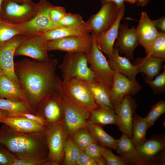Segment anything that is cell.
Returning <instances> with one entry per match:
<instances>
[{
  "mask_svg": "<svg viewBox=\"0 0 165 165\" xmlns=\"http://www.w3.org/2000/svg\"><path fill=\"white\" fill-rule=\"evenodd\" d=\"M9 116H22L37 122L44 126L46 127L49 125L47 123L41 118L33 114L26 113H20L10 115Z\"/></svg>",
  "mask_w": 165,
  "mask_h": 165,
  "instance_id": "44",
  "label": "cell"
},
{
  "mask_svg": "<svg viewBox=\"0 0 165 165\" xmlns=\"http://www.w3.org/2000/svg\"><path fill=\"white\" fill-rule=\"evenodd\" d=\"M86 127L90 134L101 145L116 150L117 140L107 133L103 129V127L94 124L87 120Z\"/></svg>",
  "mask_w": 165,
  "mask_h": 165,
  "instance_id": "28",
  "label": "cell"
},
{
  "mask_svg": "<svg viewBox=\"0 0 165 165\" xmlns=\"http://www.w3.org/2000/svg\"><path fill=\"white\" fill-rule=\"evenodd\" d=\"M9 113L4 110H0V118L8 115Z\"/></svg>",
  "mask_w": 165,
  "mask_h": 165,
  "instance_id": "49",
  "label": "cell"
},
{
  "mask_svg": "<svg viewBox=\"0 0 165 165\" xmlns=\"http://www.w3.org/2000/svg\"><path fill=\"white\" fill-rule=\"evenodd\" d=\"M137 103L131 95L127 94L120 102L114 104L113 110L117 116L119 130L130 139L132 137L133 118L135 114Z\"/></svg>",
  "mask_w": 165,
  "mask_h": 165,
  "instance_id": "14",
  "label": "cell"
},
{
  "mask_svg": "<svg viewBox=\"0 0 165 165\" xmlns=\"http://www.w3.org/2000/svg\"><path fill=\"white\" fill-rule=\"evenodd\" d=\"M93 41V35L71 36L47 41L46 49L49 51L60 50L67 53H89Z\"/></svg>",
  "mask_w": 165,
  "mask_h": 165,
  "instance_id": "12",
  "label": "cell"
},
{
  "mask_svg": "<svg viewBox=\"0 0 165 165\" xmlns=\"http://www.w3.org/2000/svg\"><path fill=\"white\" fill-rule=\"evenodd\" d=\"M58 24L62 27H82L88 28L85 22L80 15L71 13H67Z\"/></svg>",
  "mask_w": 165,
  "mask_h": 165,
  "instance_id": "38",
  "label": "cell"
},
{
  "mask_svg": "<svg viewBox=\"0 0 165 165\" xmlns=\"http://www.w3.org/2000/svg\"><path fill=\"white\" fill-rule=\"evenodd\" d=\"M148 124L145 117L137 114L133 116L132 126V137L131 139L136 148H137L146 140Z\"/></svg>",
  "mask_w": 165,
  "mask_h": 165,
  "instance_id": "29",
  "label": "cell"
},
{
  "mask_svg": "<svg viewBox=\"0 0 165 165\" xmlns=\"http://www.w3.org/2000/svg\"><path fill=\"white\" fill-rule=\"evenodd\" d=\"M92 123L103 127L117 124V116L114 110L109 108L98 107L90 113L88 120Z\"/></svg>",
  "mask_w": 165,
  "mask_h": 165,
  "instance_id": "27",
  "label": "cell"
},
{
  "mask_svg": "<svg viewBox=\"0 0 165 165\" xmlns=\"http://www.w3.org/2000/svg\"><path fill=\"white\" fill-rule=\"evenodd\" d=\"M142 88L136 80L130 79L124 75L115 72L110 90L113 105L120 102L127 94L135 95Z\"/></svg>",
  "mask_w": 165,
  "mask_h": 165,
  "instance_id": "17",
  "label": "cell"
},
{
  "mask_svg": "<svg viewBox=\"0 0 165 165\" xmlns=\"http://www.w3.org/2000/svg\"><path fill=\"white\" fill-rule=\"evenodd\" d=\"M113 53L114 57L113 60H108L110 67L115 72L124 75L129 79L136 80V76L139 73L137 66L131 63L127 58L120 56L117 47L114 46Z\"/></svg>",
  "mask_w": 165,
  "mask_h": 165,
  "instance_id": "24",
  "label": "cell"
},
{
  "mask_svg": "<svg viewBox=\"0 0 165 165\" xmlns=\"http://www.w3.org/2000/svg\"><path fill=\"white\" fill-rule=\"evenodd\" d=\"M119 10L113 2L102 4L99 11L85 22L90 32L97 37L106 32L116 21Z\"/></svg>",
  "mask_w": 165,
  "mask_h": 165,
  "instance_id": "8",
  "label": "cell"
},
{
  "mask_svg": "<svg viewBox=\"0 0 165 165\" xmlns=\"http://www.w3.org/2000/svg\"><path fill=\"white\" fill-rule=\"evenodd\" d=\"M38 11L35 16L29 21L16 25L22 35L30 36L41 35L48 30L62 27L52 22L49 11L53 5L46 0H40L37 3Z\"/></svg>",
  "mask_w": 165,
  "mask_h": 165,
  "instance_id": "6",
  "label": "cell"
},
{
  "mask_svg": "<svg viewBox=\"0 0 165 165\" xmlns=\"http://www.w3.org/2000/svg\"><path fill=\"white\" fill-rule=\"evenodd\" d=\"M77 165H97L96 161L83 150H80Z\"/></svg>",
  "mask_w": 165,
  "mask_h": 165,
  "instance_id": "43",
  "label": "cell"
},
{
  "mask_svg": "<svg viewBox=\"0 0 165 165\" xmlns=\"http://www.w3.org/2000/svg\"><path fill=\"white\" fill-rule=\"evenodd\" d=\"M19 35L22 34L16 25L0 20V46Z\"/></svg>",
  "mask_w": 165,
  "mask_h": 165,
  "instance_id": "35",
  "label": "cell"
},
{
  "mask_svg": "<svg viewBox=\"0 0 165 165\" xmlns=\"http://www.w3.org/2000/svg\"><path fill=\"white\" fill-rule=\"evenodd\" d=\"M48 125L63 123L64 108L61 92L44 99L35 112Z\"/></svg>",
  "mask_w": 165,
  "mask_h": 165,
  "instance_id": "15",
  "label": "cell"
},
{
  "mask_svg": "<svg viewBox=\"0 0 165 165\" xmlns=\"http://www.w3.org/2000/svg\"><path fill=\"white\" fill-rule=\"evenodd\" d=\"M87 28L82 27H61L47 31L41 34L47 41L71 36H81L89 34Z\"/></svg>",
  "mask_w": 165,
  "mask_h": 165,
  "instance_id": "26",
  "label": "cell"
},
{
  "mask_svg": "<svg viewBox=\"0 0 165 165\" xmlns=\"http://www.w3.org/2000/svg\"><path fill=\"white\" fill-rule=\"evenodd\" d=\"M64 155L63 164L77 165L80 150L74 144L68 135L64 145Z\"/></svg>",
  "mask_w": 165,
  "mask_h": 165,
  "instance_id": "33",
  "label": "cell"
},
{
  "mask_svg": "<svg viewBox=\"0 0 165 165\" xmlns=\"http://www.w3.org/2000/svg\"><path fill=\"white\" fill-rule=\"evenodd\" d=\"M12 165H42V164L39 162L16 158Z\"/></svg>",
  "mask_w": 165,
  "mask_h": 165,
  "instance_id": "45",
  "label": "cell"
},
{
  "mask_svg": "<svg viewBox=\"0 0 165 165\" xmlns=\"http://www.w3.org/2000/svg\"><path fill=\"white\" fill-rule=\"evenodd\" d=\"M137 154L123 161L128 165L165 164L164 134H154L136 148Z\"/></svg>",
  "mask_w": 165,
  "mask_h": 165,
  "instance_id": "3",
  "label": "cell"
},
{
  "mask_svg": "<svg viewBox=\"0 0 165 165\" xmlns=\"http://www.w3.org/2000/svg\"><path fill=\"white\" fill-rule=\"evenodd\" d=\"M0 110L7 111L9 115L24 113L34 114L32 108L28 102L1 97Z\"/></svg>",
  "mask_w": 165,
  "mask_h": 165,
  "instance_id": "30",
  "label": "cell"
},
{
  "mask_svg": "<svg viewBox=\"0 0 165 165\" xmlns=\"http://www.w3.org/2000/svg\"><path fill=\"white\" fill-rule=\"evenodd\" d=\"M19 3H23L24 2H32L31 0H10Z\"/></svg>",
  "mask_w": 165,
  "mask_h": 165,
  "instance_id": "50",
  "label": "cell"
},
{
  "mask_svg": "<svg viewBox=\"0 0 165 165\" xmlns=\"http://www.w3.org/2000/svg\"><path fill=\"white\" fill-rule=\"evenodd\" d=\"M165 59L147 55L144 57L138 58L132 64L137 66L139 73L145 74L147 79L151 80L163 68Z\"/></svg>",
  "mask_w": 165,
  "mask_h": 165,
  "instance_id": "22",
  "label": "cell"
},
{
  "mask_svg": "<svg viewBox=\"0 0 165 165\" xmlns=\"http://www.w3.org/2000/svg\"><path fill=\"white\" fill-rule=\"evenodd\" d=\"M165 112V101L160 100L153 105L145 117L148 129L154 125L155 122Z\"/></svg>",
  "mask_w": 165,
  "mask_h": 165,
  "instance_id": "36",
  "label": "cell"
},
{
  "mask_svg": "<svg viewBox=\"0 0 165 165\" xmlns=\"http://www.w3.org/2000/svg\"><path fill=\"white\" fill-rule=\"evenodd\" d=\"M5 0H0V15L1 13L2 6Z\"/></svg>",
  "mask_w": 165,
  "mask_h": 165,
  "instance_id": "52",
  "label": "cell"
},
{
  "mask_svg": "<svg viewBox=\"0 0 165 165\" xmlns=\"http://www.w3.org/2000/svg\"><path fill=\"white\" fill-rule=\"evenodd\" d=\"M0 145L16 158L47 165L48 149L43 132L21 133L2 124L0 128Z\"/></svg>",
  "mask_w": 165,
  "mask_h": 165,
  "instance_id": "2",
  "label": "cell"
},
{
  "mask_svg": "<svg viewBox=\"0 0 165 165\" xmlns=\"http://www.w3.org/2000/svg\"><path fill=\"white\" fill-rule=\"evenodd\" d=\"M15 158L4 146L0 145V165H12Z\"/></svg>",
  "mask_w": 165,
  "mask_h": 165,
  "instance_id": "42",
  "label": "cell"
},
{
  "mask_svg": "<svg viewBox=\"0 0 165 165\" xmlns=\"http://www.w3.org/2000/svg\"><path fill=\"white\" fill-rule=\"evenodd\" d=\"M89 65L87 53H67L58 68L61 72L63 81L73 79L91 81L95 77Z\"/></svg>",
  "mask_w": 165,
  "mask_h": 165,
  "instance_id": "4",
  "label": "cell"
},
{
  "mask_svg": "<svg viewBox=\"0 0 165 165\" xmlns=\"http://www.w3.org/2000/svg\"><path fill=\"white\" fill-rule=\"evenodd\" d=\"M145 83L152 89L153 93L160 94L165 92V66L163 67V71L153 80L147 79L144 74L142 73Z\"/></svg>",
  "mask_w": 165,
  "mask_h": 165,
  "instance_id": "37",
  "label": "cell"
},
{
  "mask_svg": "<svg viewBox=\"0 0 165 165\" xmlns=\"http://www.w3.org/2000/svg\"><path fill=\"white\" fill-rule=\"evenodd\" d=\"M136 32L139 44L144 48L158 37L160 33L154 26L145 11L141 13Z\"/></svg>",
  "mask_w": 165,
  "mask_h": 165,
  "instance_id": "21",
  "label": "cell"
},
{
  "mask_svg": "<svg viewBox=\"0 0 165 165\" xmlns=\"http://www.w3.org/2000/svg\"><path fill=\"white\" fill-rule=\"evenodd\" d=\"M122 134L116 140V150L119 155L118 156L123 161L135 156L137 152L131 139L126 135Z\"/></svg>",
  "mask_w": 165,
  "mask_h": 165,
  "instance_id": "32",
  "label": "cell"
},
{
  "mask_svg": "<svg viewBox=\"0 0 165 165\" xmlns=\"http://www.w3.org/2000/svg\"><path fill=\"white\" fill-rule=\"evenodd\" d=\"M67 13L66 9L64 7L54 6L53 5L50 9L49 16L52 22L58 24Z\"/></svg>",
  "mask_w": 165,
  "mask_h": 165,
  "instance_id": "41",
  "label": "cell"
},
{
  "mask_svg": "<svg viewBox=\"0 0 165 165\" xmlns=\"http://www.w3.org/2000/svg\"><path fill=\"white\" fill-rule=\"evenodd\" d=\"M145 49L147 55L165 58V33L160 32L159 36Z\"/></svg>",
  "mask_w": 165,
  "mask_h": 165,
  "instance_id": "34",
  "label": "cell"
},
{
  "mask_svg": "<svg viewBox=\"0 0 165 165\" xmlns=\"http://www.w3.org/2000/svg\"><path fill=\"white\" fill-rule=\"evenodd\" d=\"M61 94L64 108L63 123L69 135L76 129L86 127L90 112Z\"/></svg>",
  "mask_w": 165,
  "mask_h": 165,
  "instance_id": "10",
  "label": "cell"
},
{
  "mask_svg": "<svg viewBox=\"0 0 165 165\" xmlns=\"http://www.w3.org/2000/svg\"><path fill=\"white\" fill-rule=\"evenodd\" d=\"M2 74H3V72L2 69L0 68V75Z\"/></svg>",
  "mask_w": 165,
  "mask_h": 165,
  "instance_id": "53",
  "label": "cell"
},
{
  "mask_svg": "<svg viewBox=\"0 0 165 165\" xmlns=\"http://www.w3.org/2000/svg\"><path fill=\"white\" fill-rule=\"evenodd\" d=\"M102 4H105L109 2L114 3L116 5L119 9L124 8V0H101Z\"/></svg>",
  "mask_w": 165,
  "mask_h": 165,
  "instance_id": "47",
  "label": "cell"
},
{
  "mask_svg": "<svg viewBox=\"0 0 165 165\" xmlns=\"http://www.w3.org/2000/svg\"><path fill=\"white\" fill-rule=\"evenodd\" d=\"M68 135L80 150H83L91 143H98L89 132L86 127L76 129Z\"/></svg>",
  "mask_w": 165,
  "mask_h": 165,
  "instance_id": "31",
  "label": "cell"
},
{
  "mask_svg": "<svg viewBox=\"0 0 165 165\" xmlns=\"http://www.w3.org/2000/svg\"><path fill=\"white\" fill-rule=\"evenodd\" d=\"M0 123L23 133L44 132L46 127L26 118L7 115L0 118Z\"/></svg>",
  "mask_w": 165,
  "mask_h": 165,
  "instance_id": "20",
  "label": "cell"
},
{
  "mask_svg": "<svg viewBox=\"0 0 165 165\" xmlns=\"http://www.w3.org/2000/svg\"><path fill=\"white\" fill-rule=\"evenodd\" d=\"M47 41L42 35L25 36L15 50L14 56H26L40 61L50 58L46 49Z\"/></svg>",
  "mask_w": 165,
  "mask_h": 165,
  "instance_id": "13",
  "label": "cell"
},
{
  "mask_svg": "<svg viewBox=\"0 0 165 165\" xmlns=\"http://www.w3.org/2000/svg\"><path fill=\"white\" fill-rule=\"evenodd\" d=\"M95 103L99 107L113 109L110 95L111 89L102 83L95 79L84 81Z\"/></svg>",
  "mask_w": 165,
  "mask_h": 165,
  "instance_id": "23",
  "label": "cell"
},
{
  "mask_svg": "<svg viewBox=\"0 0 165 165\" xmlns=\"http://www.w3.org/2000/svg\"><path fill=\"white\" fill-rule=\"evenodd\" d=\"M152 21L156 28L160 31V32L165 33V17L164 16L157 19L152 20Z\"/></svg>",
  "mask_w": 165,
  "mask_h": 165,
  "instance_id": "46",
  "label": "cell"
},
{
  "mask_svg": "<svg viewBox=\"0 0 165 165\" xmlns=\"http://www.w3.org/2000/svg\"><path fill=\"white\" fill-rule=\"evenodd\" d=\"M125 10V7L120 10L116 21L108 31L97 37L94 36L98 48L105 53L110 60L112 61L114 59L113 50L114 43L118 37L119 26Z\"/></svg>",
  "mask_w": 165,
  "mask_h": 165,
  "instance_id": "19",
  "label": "cell"
},
{
  "mask_svg": "<svg viewBox=\"0 0 165 165\" xmlns=\"http://www.w3.org/2000/svg\"><path fill=\"white\" fill-rule=\"evenodd\" d=\"M61 92L71 100L90 112L98 107L84 81L78 79L67 81H62Z\"/></svg>",
  "mask_w": 165,
  "mask_h": 165,
  "instance_id": "11",
  "label": "cell"
},
{
  "mask_svg": "<svg viewBox=\"0 0 165 165\" xmlns=\"http://www.w3.org/2000/svg\"><path fill=\"white\" fill-rule=\"evenodd\" d=\"M37 11V3H19L5 0L0 15V20L14 25H20L31 20Z\"/></svg>",
  "mask_w": 165,
  "mask_h": 165,
  "instance_id": "7",
  "label": "cell"
},
{
  "mask_svg": "<svg viewBox=\"0 0 165 165\" xmlns=\"http://www.w3.org/2000/svg\"><path fill=\"white\" fill-rule=\"evenodd\" d=\"M23 37L22 35H17L0 46V68L4 74L20 86L14 71L13 57Z\"/></svg>",
  "mask_w": 165,
  "mask_h": 165,
  "instance_id": "16",
  "label": "cell"
},
{
  "mask_svg": "<svg viewBox=\"0 0 165 165\" xmlns=\"http://www.w3.org/2000/svg\"><path fill=\"white\" fill-rule=\"evenodd\" d=\"M104 147L97 143L91 144L83 150L90 156L97 163L103 157L102 153Z\"/></svg>",
  "mask_w": 165,
  "mask_h": 165,
  "instance_id": "39",
  "label": "cell"
},
{
  "mask_svg": "<svg viewBox=\"0 0 165 165\" xmlns=\"http://www.w3.org/2000/svg\"><path fill=\"white\" fill-rule=\"evenodd\" d=\"M102 156L105 159L107 165H127L119 156L116 155L110 149L106 147H104Z\"/></svg>",
  "mask_w": 165,
  "mask_h": 165,
  "instance_id": "40",
  "label": "cell"
},
{
  "mask_svg": "<svg viewBox=\"0 0 165 165\" xmlns=\"http://www.w3.org/2000/svg\"><path fill=\"white\" fill-rule=\"evenodd\" d=\"M43 133L48 149L47 165L63 164L64 143L68 135L63 123L46 126Z\"/></svg>",
  "mask_w": 165,
  "mask_h": 165,
  "instance_id": "5",
  "label": "cell"
},
{
  "mask_svg": "<svg viewBox=\"0 0 165 165\" xmlns=\"http://www.w3.org/2000/svg\"><path fill=\"white\" fill-rule=\"evenodd\" d=\"M92 35L93 37L92 46L89 53H87L89 67L95 79L111 89L115 71L110 67L105 57L97 46L95 36Z\"/></svg>",
  "mask_w": 165,
  "mask_h": 165,
  "instance_id": "9",
  "label": "cell"
},
{
  "mask_svg": "<svg viewBox=\"0 0 165 165\" xmlns=\"http://www.w3.org/2000/svg\"><path fill=\"white\" fill-rule=\"evenodd\" d=\"M150 0H137V5L139 6L143 7L146 5Z\"/></svg>",
  "mask_w": 165,
  "mask_h": 165,
  "instance_id": "48",
  "label": "cell"
},
{
  "mask_svg": "<svg viewBox=\"0 0 165 165\" xmlns=\"http://www.w3.org/2000/svg\"><path fill=\"white\" fill-rule=\"evenodd\" d=\"M117 38L114 46L118 48L119 54L124 55L130 61L132 60L134 51L139 44L136 28L134 27L129 28L127 23L120 24Z\"/></svg>",
  "mask_w": 165,
  "mask_h": 165,
  "instance_id": "18",
  "label": "cell"
},
{
  "mask_svg": "<svg viewBox=\"0 0 165 165\" xmlns=\"http://www.w3.org/2000/svg\"><path fill=\"white\" fill-rule=\"evenodd\" d=\"M57 58L40 61L24 58L14 63V69L28 103L35 112L47 97L61 92L62 81L56 73Z\"/></svg>",
  "mask_w": 165,
  "mask_h": 165,
  "instance_id": "1",
  "label": "cell"
},
{
  "mask_svg": "<svg viewBox=\"0 0 165 165\" xmlns=\"http://www.w3.org/2000/svg\"><path fill=\"white\" fill-rule=\"evenodd\" d=\"M124 2H127L131 4H134L136 3L137 0H124Z\"/></svg>",
  "mask_w": 165,
  "mask_h": 165,
  "instance_id": "51",
  "label": "cell"
},
{
  "mask_svg": "<svg viewBox=\"0 0 165 165\" xmlns=\"http://www.w3.org/2000/svg\"><path fill=\"white\" fill-rule=\"evenodd\" d=\"M0 97L28 103L26 95L21 86L4 74L0 75Z\"/></svg>",
  "mask_w": 165,
  "mask_h": 165,
  "instance_id": "25",
  "label": "cell"
}]
</instances>
